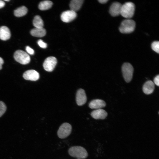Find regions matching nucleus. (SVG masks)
I'll use <instances>...</instances> for the list:
<instances>
[{"label":"nucleus","mask_w":159,"mask_h":159,"mask_svg":"<svg viewBox=\"0 0 159 159\" xmlns=\"http://www.w3.org/2000/svg\"><path fill=\"white\" fill-rule=\"evenodd\" d=\"M37 43L42 48H45L47 47V44L41 39L39 40L37 42Z\"/></svg>","instance_id":"obj_23"},{"label":"nucleus","mask_w":159,"mask_h":159,"mask_svg":"<svg viewBox=\"0 0 159 159\" xmlns=\"http://www.w3.org/2000/svg\"><path fill=\"white\" fill-rule=\"evenodd\" d=\"M27 9L24 6L19 7L14 11V15L17 17H20L25 15L27 13Z\"/></svg>","instance_id":"obj_18"},{"label":"nucleus","mask_w":159,"mask_h":159,"mask_svg":"<svg viewBox=\"0 0 159 159\" xmlns=\"http://www.w3.org/2000/svg\"><path fill=\"white\" fill-rule=\"evenodd\" d=\"M135 26V23L134 20L127 19L122 22L119 30L120 32L122 33H130L134 31Z\"/></svg>","instance_id":"obj_3"},{"label":"nucleus","mask_w":159,"mask_h":159,"mask_svg":"<svg viewBox=\"0 0 159 159\" xmlns=\"http://www.w3.org/2000/svg\"><path fill=\"white\" fill-rule=\"evenodd\" d=\"M106 105V103L104 100L98 99L91 101L89 106L91 109H98L104 107Z\"/></svg>","instance_id":"obj_13"},{"label":"nucleus","mask_w":159,"mask_h":159,"mask_svg":"<svg viewBox=\"0 0 159 159\" xmlns=\"http://www.w3.org/2000/svg\"><path fill=\"white\" fill-rule=\"evenodd\" d=\"M15 60L22 64H26L30 62V58L29 55L23 51L19 50L16 51L14 55Z\"/></svg>","instance_id":"obj_5"},{"label":"nucleus","mask_w":159,"mask_h":159,"mask_svg":"<svg viewBox=\"0 0 159 159\" xmlns=\"http://www.w3.org/2000/svg\"><path fill=\"white\" fill-rule=\"evenodd\" d=\"M154 83L157 86H159V75H157L154 79Z\"/></svg>","instance_id":"obj_25"},{"label":"nucleus","mask_w":159,"mask_h":159,"mask_svg":"<svg viewBox=\"0 0 159 159\" xmlns=\"http://www.w3.org/2000/svg\"><path fill=\"white\" fill-rule=\"evenodd\" d=\"M91 115L95 119H104L107 117V113L105 110L100 109L92 111L91 113Z\"/></svg>","instance_id":"obj_12"},{"label":"nucleus","mask_w":159,"mask_h":159,"mask_svg":"<svg viewBox=\"0 0 159 159\" xmlns=\"http://www.w3.org/2000/svg\"><path fill=\"white\" fill-rule=\"evenodd\" d=\"M6 108V106L4 103L1 101H0V117L5 113Z\"/></svg>","instance_id":"obj_22"},{"label":"nucleus","mask_w":159,"mask_h":159,"mask_svg":"<svg viewBox=\"0 0 159 159\" xmlns=\"http://www.w3.org/2000/svg\"><path fill=\"white\" fill-rule=\"evenodd\" d=\"M135 11V5L132 2H128L122 5L120 14L123 17L129 19L133 16Z\"/></svg>","instance_id":"obj_1"},{"label":"nucleus","mask_w":159,"mask_h":159,"mask_svg":"<svg viewBox=\"0 0 159 159\" xmlns=\"http://www.w3.org/2000/svg\"><path fill=\"white\" fill-rule=\"evenodd\" d=\"M5 5V2L3 1L0 0V9L3 7Z\"/></svg>","instance_id":"obj_27"},{"label":"nucleus","mask_w":159,"mask_h":159,"mask_svg":"<svg viewBox=\"0 0 159 159\" xmlns=\"http://www.w3.org/2000/svg\"><path fill=\"white\" fill-rule=\"evenodd\" d=\"M26 50L27 52L31 55H33L34 53V50L28 46L26 47Z\"/></svg>","instance_id":"obj_24"},{"label":"nucleus","mask_w":159,"mask_h":159,"mask_svg":"<svg viewBox=\"0 0 159 159\" xmlns=\"http://www.w3.org/2000/svg\"><path fill=\"white\" fill-rule=\"evenodd\" d=\"M31 35L34 37H41L44 36L46 34V30L43 28H34L30 32Z\"/></svg>","instance_id":"obj_16"},{"label":"nucleus","mask_w":159,"mask_h":159,"mask_svg":"<svg viewBox=\"0 0 159 159\" xmlns=\"http://www.w3.org/2000/svg\"><path fill=\"white\" fill-rule=\"evenodd\" d=\"M57 63V60L55 57H49L47 58L44 60L43 67L46 71L51 72L54 70Z\"/></svg>","instance_id":"obj_7"},{"label":"nucleus","mask_w":159,"mask_h":159,"mask_svg":"<svg viewBox=\"0 0 159 159\" xmlns=\"http://www.w3.org/2000/svg\"><path fill=\"white\" fill-rule=\"evenodd\" d=\"M33 24L35 28H43L44 23L41 17L39 15L36 16L33 20Z\"/></svg>","instance_id":"obj_20"},{"label":"nucleus","mask_w":159,"mask_h":159,"mask_svg":"<svg viewBox=\"0 0 159 159\" xmlns=\"http://www.w3.org/2000/svg\"><path fill=\"white\" fill-rule=\"evenodd\" d=\"M84 1L83 0H72L69 4L70 10L76 12L81 8Z\"/></svg>","instance_id":"obj_17"},{"label":"nucleus","mask_w":159,"mask_h":159,"mask_svg":"<svg viewBox=\"0 0 159 159\" xmlns=\"http://www.w3.org/2000/svg\"><path fill=\"white\" fill-rule=\"evenodd\" d=\"M152 49L158 53H159V42L155 41L153 42L151 44Z\"/></svg>","instance_id":"obj_21"},{"label":"nucleus","mask_w":159,"mask_h":159,"mask_svg":"<svg viewBox=\"0 0 159 159\" xmlns=\"http://www.w3.org/2000/svg\"><path fill=\"white\" fill-rule=\"evenodd\" d=\"M23 77L26 80L35 81L39 78V73L35 70H29L24 73Z\"/></svg>","instance_id":"obj_10"},{"label":"nucleus","mask_w":159,"mask_h":159,"mask_svg":"<svg viewBox=\"0 0 159 159\" xmlns=\"http://www.w3.org/2000/svg\"><path fill=\"white\" fill-rule=\"evenodd\" d=\"M4 1H10V0H4Z\"/></svg>","instance_id":"obj_29"},{"label":"nucleus","mask_w":159,"mask_h":159,"mask_svg":"<svg viewBox=\"0 0 159 159\" xmlns=\"http://www.w3.org/2000/svg\"><path fill=\"white\" fill-rule=\"evenodd\" d=\"M68 152L71 156L79 159L85 158L88 156L86 150L84 148L80 146L71 147L69 149Z\"/></svg>","instance_id":"obj_2"},{"label":"nucleus","mask_w":159,"mask_h":159,"mask_svg":"<svg viewBox=\"0 0 159 159\" xmlns=\"http://www.w3.org/2000/svg\"><path fill=\"white\" fill-rule=\"evenodd\" d=\"M11 32L9 28L5 26L0 27V39L6 41L9 39L11 37Z\"/></svg>","instance_id":"obj_15"},{"label":"nucleus","mask_w":159,"mask_h":159,"mask_svg":"<svg viewBox=\"0 0 159 159\" xmlns=\"http://www.w3.org/2000/svg\"><path fill=\"white\" fill-rule=\"evenodd\" d=\"M52 2L48 0L41 1L39 5V8L41 10H45L49 9L52 6Z\"/></svg>","instance_id":"obj_19"},{"label":"nucleus","mask_w":159,"mask_h":159,"mask_svg":"<svg viewBox=\"0 0 159 159\" xmlns=\"http://www.w3.org/2000/svg\"></svg>","instance_id":"obj_30"},{"label":"nucleus","mask_w":159,"mask_h":159,"mask_svg":"<svg viewBox=\"0 0 159 159\" xmlns=\"http://www.w3.org/2000/svg\"><path fill=\"white\" fill-rule=\"evenodd\" d=\"M155 89L154 83L151 80L146 81L143 85V92L146 95L152 93Z\"/></svg>","instance_id":"obj_14"},{"label":"nucleus","mask_w":159,"mask_h":159,"mask_svg":"<svg viewBox=\"0 0 159 159\" xmlns=\"http://www.w3.org/2000/svg\"><path fill=\"white\" fill-rule=\"evenodd\" d=\"M72 129V126L69 124L63 123L60 126L57 131L58 137L61 139L66 138L70 134Z\"/></svg>","instance_id":"obj_6"},{"label":"nucleus","mask_w":159,"mask_h":159,"mask_svg":"<svg viewBox=\"0 0 159 159\" xmlns=\"http://www.w3.org/2000/svg\"><path fill=\"white\" fill-rule=\"evenodd\" d=\"M4 63V60L3 59L0 57V70L2 68V65Z\"/></svg>","instance_id":"obj_26"},{"label":"nucleus","mask_w":159,"mask_h":159,"mask_svg":"<svg viewBox=\"0 0 159 159\" xmlns=\"http://www.w3.org/2000/svg\"><path fill=\"white\" fill-rule=\"evenodd\" d=\"M122 5L119 2H113L111 5L109 9V13L113 16H117L120 14Z\"/></svg>","instance_id":"obj_11"},{"label":"nucleus","mask_w":159,"mask_h":159,"mask_svg":"<svg viewBox=\"0 0 159 159\" xmlns=\"http://www.w3.org/2000/svg\"><path fill=\"white\" fill-rule=\"evenodd\" d=\"M76 102L77 105L81 106L85 104L87 100V98L85 91L82 89H79L76 95Z\"/></svg>","instance_id":"obj_9"},{"label":"nucleus","mask_w":159,"mask_h":159,"mask_svg":"<svg viewBox=\"0 0 159 159\" xmlns=\"http://www.w3.org/2000/svg\"><path fill=\"white\" fill-rule=\"evenodd\" d=\"M76 13L71 10L63 12L61 15V19L63 22H69L74 20L76 17Z\"/></svg>","instance_id":"obj_8"},{"label":"nucleus","mask_w":159,"mask_h":159,"mask_svg":"<svg viewBox=\"0 0 159 159\" xmlns=\"http://www.w3.org/2000/svg\"><path fill=\"white\" fill-rule=\"evenodd\" d=\"M108 1V0H99L98 1L100 3L102 4L106 3Z\"/></svg>","instance_id":"obj_28"},{"label":"nucleus","mask_w":159,"mask_h":159,"mask_svg":"<svg viewBox=\"0 0 159 159\" xmlns=\"http://www.w3.org/2000/svg\"><path fill=\"white\" fill-rule=\"evenodd\" d=\"M122 70L125 81L127 83L129 82L132 79L134 71L132 65L130 63H125L122 66Z\"/></svg>","instance_id":"obj_4"}]
</instances>
